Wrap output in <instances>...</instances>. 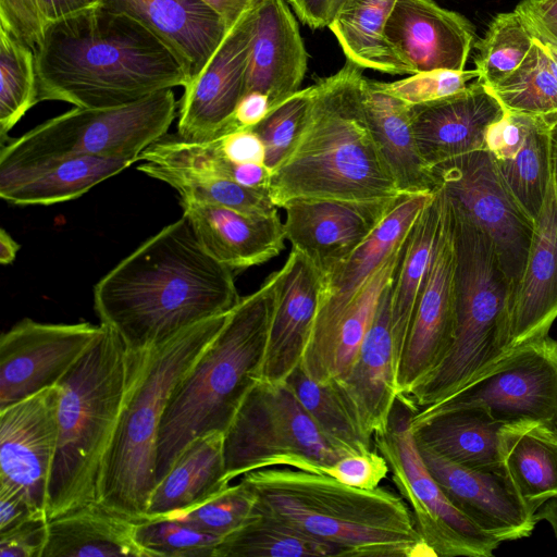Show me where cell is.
Returning a JSON list of instances; mask_svg holds the SVG:
<instances>
[{
    "label": "cell",
    "instance_id": "1",
    "mask_svg": "<svg viewBox=\"0 0 557 557\" xmlns=\"http://www.w3.org/2000/svg\"><path fill=\"white\" fill-rule=\"evenodd\" d=\"M234 272L212 258L183 215L145 240L94 287L100 324L129 351H147L233 310Z\"/></svg>",
    "mask_w": 557,
    "mask_h": 557
},
{
    "label": "cell",
    "instance_id": "2",
    "mask_svg": "<svg viewBox=\"0 0 557 557\" xmlns=\"http://www.w3.org/2000/svg\"><path fill=\"white\" fill-rule=\"evenodd\" d=\"M34 52L38 101L114 108L189 83L178 58L157 36L98 2L47 22Z\"/></svg>",
    "mask_w": 557,
    "mask_h": 557
},
{
    "label": "cell",
    "instance_id": "3",
    "mask_svg": "<svg viewBox=\"0 0 557 557\" xmlns=\"http://www.w3.org/2000/svg\"><path fill=\"white\" fill-rule=\"evenodd\" d=\"M363 69L346 61L317 81L301 133L272 171L277 208L296 198L370 200L401 195L367 124Z\"/></svg>",
    "mask_w": 557,
    "mask_h": 557
},
{
    "label": "cell",
    "instance_id": "4",
    "mask_svg": "<svg viewBox=\"0 0 557 557\" xmlns=\"http://www.w3.org/2000/svg\"><path fill=\"white\" fill-rule=\"evenodd\" d=\"M242 481L255 493L257 509L330 543L338 556H434L408 505L389 490H360L289 467L251 471Z\"/></svg>",
    "mask_w": 557,
    "mask_h": 557
},
{
    "label": "cell",
    "instance_id": "5",
    "mask_svg": "<svg viewBox=\"0 0 557 557\" xmlns=\"http://www.w3.org/2000/svg\"><path fill=\"white\" fill-rule=\"evenodd\" d=\"M148 351H129L110 327L58 382L59 435L50 474L48 520L100 502L104 460Z\"/></svg>",
    "mask_w": 557,
    "mask_h": 557
},
{
    "label": "cell",
    "instance_id": "6",
    "mask_svg": "<svg viewBox=\"0 0 557 557\" xmlns=\"http://www.w3.org/2000/svg\"><path fill=\"white\" fill-rule=\"evenodd\" d=\"M275 283L276 271L257 290L240 298L215 338L174 388L158 433L157 483L193 441L227 430L245 395L260 379Z\"/></svg>",
    "mask_w": 557,
    "mask_h": 557
},
{
    "label": "cell",
    "instance_id": "7",
    "mask_svg": "<svg viewBox=\"0 0 557 557\" xmlns=\"http://www.w3.org/2000/svg\"><path fill=\"white\" fill-rule=\"evenodd\" d=\"M445 202L455 255L454 339L442 362L407 396L399 397L414 410L455 394L507 354L511 282L492 239Z\"/></svg>",
    "mask_w": 557,
    "mask_h": 557
},
{
    "label": "cell",
    "instance_id": "8",
    "mask_svg": "<svg viewBox=\"0 0 557 557\" xmlns=\"http://www.w3.org/2000/svg\"><path fill=\"white\" fill-rule=\"evenodd\" d=\"M228 313L199 322L149 349L104 460L100 503L135 521L145 518L157 484V442L164 409Z\"/></svg>",
    "mask_w": 557,
    "mask_h": 557
},
{
    "label": "cell",
    "instance_id": "9",
    "mask_svg": "<svg viewBox=\"0 0 557 557\" xmlns=\"http://www.w3.org/2000/svg\"><path fill=\"white\" fill-rule=\"evenodd\" d=\"M228 481L248 472L289 467L324 471L345 455L322 434L285 381L258 379L224 432Z\"/></svg>",
    "mask_w": 557,
    "mask_h": 557
},
{
    "label": "cell",
    "instance_id": "10",
    "mask_svg": "<svg viewBox=\"0 0 557 557\" xmlns=\"http://www.w3.org/2000/svg\"><path fill=\"white\" fill-rule=\"evenodd\" d=\"M176 108L172 88L121 107H75L2 145L0 165L63 156L138 159L165 135Z\"/></svg>",
    "mask_w": 557,
    "mask_h": 557
},
{
    "label": "cell",
    "instance_id": "11",
    "mask_svg": "<svg viewBox=\"0 0 557 557\" xmlns=\"http://www.w3.org/2000/svg\"><path fill=\"white\" fill-rule=\"evenodd\" d=\"M414 411L398 398L386 428L373 436V442L386 459L418 532L435 557H492L502 542L463 513L429 471L411 429Z\"/></svg>",
    "mask_w": 557,
    "mask_h": 557
},
{
    "label": "cell",
    "instance_id": "12",
    "mask_svg": "<svg viewBox=\"0 0 557 557\" xmlns=\"http://www.w3.org/2000/svg\"><path fill=\"white\" fill-rule=\"evenodd\" d=\"M429 171L435 190L492 239L515 292L535 222L506 186L492 154L485 148L471 151L436 163Z\"/></svg>",
    "mask_w": 557,
    "mask_h": 557
},
{
    "label": "cell",
    "instance_id": "13",
    "mask_svg": "<svg viewBox=\"0 0 557 557\" xmlns=\"http://www.w3.org/2000/svg\"><path fill=\"white\" fill-rule=\"evenodd\" d=\"M463 407H482L506 423L533 420L557 426V341L547 334L510 349L455 394L416 410L411 421Z\"/></svg>",
    "mask_w": 557,
    "mask_h": 557
},
{
    "label": "cell",
    "instance_id": "14",
    "mask_svg": "<svg viewBox=\"0 0 557 557\" xmlns=\"http://www.w3.org/2000/svg\"><path fill=\"white\" fill-rule=\"evenodd\" d=\"M434 193L401 194L372 234L332 273L323 276V287L313 326L300 368L308 376L326 382L339 324L354 298L409 234Z\"/></svg>",
    "mask_w": 557,
    "mask_h": 557
},
{
    "label": "cell",
    "instance_id": "15",
    "mask_svg": "<svg viewBox=\"0 0 557 557\" xmlns=\"http://www.w3.org/2000/svg\"><path fill=\"white\" fill-rule=\"evenodd\" d=\"M103 325L25 318L0 337V409L54 386L89 349Z\"/></svg>",
    "mask_w": 557,
    "mask_h": 557
},
{
    "label": "cell",
    "instance_id": "16",
    "mask_svg": "<svg viewBox=\"0 0 557 557\" xmlns=\"http://www.w3.org/2000/svg\"><path fill=\"white\" fill-rule=\"evenodd\" d=\"M258 9L247 12L228 28L200 74L184 87L178 102L181 138L206 141L231 132L234 112L245 95Z\"/></svg>",
    "mask_w": 557,
    "mask_h": 557
},
{
    "label": "cell",
    "instance_id": "17",
    "mask_svg": "<svg viewBox=\"0 0 557 557\" xmlns=\"http://www.w3.org/2000/svg\"><path fill=\"white\" fill-rule=\"evenodd\" d=\"M59 397L54 385L0 409V483L44 512L58 446Z\"/></svg>",
    "mask_w": 557,
    "mask_h": 557
},
{
    "label": "cell",
    "instance_id": "18",
    "mask_svg": "<svg viewBox=\"0 0 557 557\" xmlns=\"http://www.w3.org/2000/svg\"><path fill=\"white\" fill-rule=\"evenodd\" d=\"M399 196L370 200L292 199L282 207L286 239L292 249L305 255L326 276L372 234Z\"/></svg>",
    "mask_w": 557,
    "mask_h": 557
},
{
    "label": "cell",
    "instance_id": "19",
    "mask_svg": "<svg viewBox=\"0 0 557 557\" xmlns=\"http://www.w3.org/2000/svg\"><path fill=\"white\" fill-rule=\"evenodd\" d=\"M442 198L440 236L397 370L399 397L407 396L442 362L454 339L455 255L446 202Z\"/></svg>",
    "mask_w": 557,
    "mask_h": 557
},
{
    "label": "cell",
    "instance_id": "20",
    "mask_svg": "<svg viewBox=\"0 0 557 557\" xmlns=\"http://www.w3.org/2000/svg\"><path fill=\"white\" fill-rule=\"evenodd\" d=\"M385 36L413 74L463 71L475 44L473 24L433 0H395Z\"/></svg>",
    "mask_w": 557,
    "mask_h": 557
},
{
    "label": "cell",
    "instance_id": "21",
    "mask_svg": "<svg viewBox=\"0 0 557 557\" xmlns=\"http://www.w3.org/2000/svg\"><path fill=\"white\" fill-rule=\"evenodd\" d=\"M391 286L380 297L354 361L343 374L331 379L345 406L371 440L386 428L399 397L391 332Z\"/></svg>",
    "mask_w": 557,
    "mask_h": 557
},
{
    "label": "cell",
    "instance_id": "22",
    "mask_svg": "<svg viewBox=\"0 0 557 557\" xmlns=\"http://www.w3.org/2000/svg\"><path fill=\"white\" fill-rule=\"evenodd\" d=\"M323 274L292 249L276 270L275 298L260 379L283 382L300 366L318 311Z\"/></svg>",
    "mask_w": 557,
    "mask_h": 557
},
{
    "label": "cell",
    "instance_id": "23",
    "mask_svg": "<svg viewBox=\"0 0 557 557\" xmlns=\"http://www.w3.org/2000/svg\"><path fill=\"white\" fill-rule=\"evenodd\" d=\"M418 448L448 498L485 533L499 542L532 534L535 513L519 498L503 471L462 467L430 449Z\"/></svg>",
    "mask_w": 557,
    "mask_h": 557
},
{
    "label": "cell",
    "instance_id": "24",
    "mask_svg": "<svg viewBox=\"0 0 557 557\" xmlns=\"http://www.w3.org/2000/svg\"><path fill=\"white\" fill-rule=\"evenodd\" d=\"M409 110L419 153L428 168L484 149L488 126L505 114L499 101L478 79L453 95L409 104Z\"/></svg>",
    "mask_w": 557,
    "mask_h": 557
},
{
    "label": "cell",
    "instance_id": "25",
    "mask_svg": "<svg viewBox=\"0 0 557 557\" xmlns=\"http://www.w3.org/2000/svg\"><path fill=\"white\" fill-rule=\"evenodd\" d=\"M557 318V199L553 177L535 220L521 280L513 292L507 352L548 334Z\"/></svg>",
    "mask_w": 557,
    "mask_h": 557
},
{
    "label": "cell",
    "instance_id": "26",
    "mask_svg": "<svg viewBox=\"0 0 557 557\" xmlns=\"http://www.w3.org/2000/svg\"><path fill=\"white\" fill-rule=\"evenodd\" d=\"M181 205L202 248L233 272L262 264L285 249L278 213L256 215L189 200Z\"/></svg>",
    "mask_w": 557,
    "mask_h": 557
},
{
    "label": "cell",
    "instance_id": "27",
    "mask_svg": "<svg viewBox=\"0 0 557 557\" xmlns=\"http://www.w3.org/2000/svg\"><path fill=\"white\" fill-rule=\"evenodd\" d=\"M307 63L308 53L287 3L268 0L256 13L245 94L265 95L273 109L300 89Z\"/></svg>",
    "mask_w": 557,
    "mask_h": 557
},
{
    "label": "cell",
    "instance_id": "28",
    "mask_svg": "<svg viewBox=\"0 0 557 557\" xmlns=\"http://www.w3.org/2000/svg\"><path fill=\"white\" fill-rule=\"evenodd\" d=\"M125 13L157 36L178 58L189 82L207 65L228 28L203 0H97Z\"/></svg>",
    "mask_w": 557,
    "mask_h": 557
},
{
    "label": "cell",
    "instance_id": "29",
    "mask_svg": "<svg viewBox=\"0 0 557 557\" xmlns=\"http://www.w3.org/2000/svg\"><path fill=\"white\" fill-rule=\"evenodd\" d=\"M137 161L136 158L63 156L0 165V197L18 206L72 200Z\"/></svg>",
    "mask_w": 557,
    "mask_h": 557
},
{
    "label": "cell",
    "instance_id": "30",
    "mask_svg": "<svg viewBox=\"0 0 557 557\" xmlns=\"http://www.w3.org/2000/svg\"><path fill=\"white\" fill-rule=\"evenodd\" d=\"M507 424L482 407H463L411 421L419 447L462 467L502 471L500 432Z\"/></svg>",
    "mask_w": 557,
    "mask_h": 557
},
{
    "label": "cell",
    "instance_id": "31",
    "mask_svg": "<svg viewBox=\"0 0 557 557\" xmlns=\"http://www.w3.org/2000/svg\"><path fill=\"white\" fill-rule=\"evenodd\" d=\"M363 109L372 137L400 194H430L435 187L413 135L409 104L366 77Z\"/></svg>",
    "mask_w": 557,
    "mask_h": 557
},
{
    "label": "cell",
    "instance_id": "32",
    "mask_svg": "<svg viewBox=\"0 0 557 557\" xmlns=\"http://www.w3.org/2000/svg\"><path fill=\"white\" fill-rule=\"evenodd\" d=\"M136 522L100 502L78 507L48 521L41 557H148Z\"/></svg>",
    "mask_w": 557,
    "mask_h": 557
},
{
    "label": "cell",
    "instance_id": "33",
    "mask_svg": "<svg viewBox=\"0 0 557 557\" xmlns=\"http://www.w3.org/2000/svg\"><path fill=\"white\" fill-rule=\"evenodd\" d=\"M500 467L534 513L557 497V426L533 420L510 422L500 432Z\"/></svg>",
    "mask_w": 557,
    "mask_h": 557
},
{
    "label": "cell",
    "instance_id": "34",
    "mask_svg": "<svg viewBox=\"0 0 557 557\" xmlns=\"http://www.w3.org/2000/svg\"><path fill=\"white\" fill-rule=\"evenodd\" d=\"M223 441L221 432L193 441L157 483L144 519L165 518L187 510L228 487Z\"/></svg>",
    "mask_w": 557,
    "mask_h": 557
},
{
    "label": "cell",
    "instance_id": "35",
    "mask_svg": "<svg viewBox=\"0 0 557 557\" xmlns=\"http://www.w3.org/2000/svg\"><path fill=\"white\" fill-rule=\"evenodd\" d=\"M443 220V198L438 191L419 214L391 286V332L398 366L412 318L426 280Z\"/></svg>",
    "mask_w": 557,
    "mask_h": 557
},
{
    "label": "cell",
    "instance_id": "36",
    "mask_svg": "<svg viewBox=\"0 0 557 557\" xmlns=\"http://www.w3.org/2000/svg\"><path fill=\"white\" fill-rule=\"evenodd\" d=\"M395 0H351L331 23L346 59L362 69L411 75L385 36V24Z\"/></svg>",
    "mask_w": 557,
    "mask_h": 557
},
{
    "label": "cell",
    "instance_id": "37",
    "mask_svg": "<svg viewBox=\"0 0 557 557\" xmlns=\"http://www.w3.org/2000/svg\"><path fill=\"white\" fill-rule=\"evenodd\" d=\"M335 557L336 547L302 533L256 508L247 521L225 536L214 557Z\"/></svg>",
    "mask_w": 557,
    "mask_h": 557
},
{
    "label": "cell",
    "instance_id": "38",
    "mask_svg": "<svg viewBox=\"0 0 557 557\" xmlns=\"http://www.w3.org/2000/svg\"><path fill=\"white\" fill-rule=\"evenodd\" d=\"M550 115H532L525 139L516 154L495 160L506 186L535 222L552 181Z\"/></svg>",
    "mask_w": 557,
    "mask_h": 557
},
{
    "label": "cell",
    "instance_id": "39",
    "mask_svg": "<svg viewBox=\"0 0 557 557\" xmlns=\"http://www.w3.org/2000/svg\"><path fill=\"white\" fill-rule=\"evenodd\" d=\"M324 437L345 454L374 449L331 380L318 382L297 367L285 380Z\"/></svg>",
    "mask_w": 557,
    "mask_h": 557
},
{
    "label": "cell",
    "instance_id": "40",
    "mask_svg": "<svg viewBox=\"0 0 557 557\" xmlns=\"http://www.w3.org/2000/svg\"><path fill=\"white\" fill-rule=\"evenodd\" d=\"M137 170L174 188L181 200L222 206L256 215H273L278 208L269 191L227 178L202 175L143 161Z\"/></svg>",
    "mask_w": 557,
    "mask_h": 557
},
{
    "label": "cell",
    "instance_id": "41",
    "mask_svg": "<svg viewBox=\"0 0 557 557\" xmlns=\"http://www.w3.org/2000/svg\"><path fill=\"white\" fill-rule=\"evenodd\" d=\"M487 89L505 111L528 115L557 114V78L535 37L520 65Z\"/></svg>",
    "mask_w": 557,
    "mask_h": 557
},
{
    "label": "cell",
    "instance_id": "42",
    "mask_svg": "<svg viewBox=\"0 0 557 557\" xmlns=\"http://www.w3.org/2000/svg\"><path fill=\"white\" fill-rule=\"evenodd\" d=\"M38 101L35 52L0 26V137Z\"/></svg>",
    "mask_w": 557,
    "mask_h": 557
},
{
    "label": "cell",
    "instance_id": "43",
    "mask_svg": "<svg viewBox=\"0 0 557 557\" xmlns=\"http://www.w3.org/2000/svg\"><path fill=\"white\" fill-rule=\"evenodd\" d=\"M533 44L532 32L516 9L498 13L474 44L476 79L486 87L499 83L520 65Z\"/></svg>",
    "mask_w": 557,
    "mask_h": 557
},
{
    "label": "cell",
    "instance_id": "44",
    "mask_svg": "<svg viewBox=\"0 0 557 557\" xmlns=\"http://www.w3.org/2000/svg\"><path fill=\"white\" fill-rule=\"evenodd\" d=\"M256 495L240 480L206 502L165 518L180 521L206 534L221 539L240 528L252 513Z\"/></svg>",
    "mask_w": 557,
    "mask_h": 557
},
{
    "label": "cell",
    "instance_id": "45",
    "mask_svg": "<svg viewBox=\"0 0 557 557\" xmlns=\"http://www.w3.org/2000/svg\"><path fill=\"white\" fill-rule=\"evenodd\" d=\"M135 537L148 557H214L223 540L171 518L137 521Z\"/></svg>",
    "mask_w": 557,
    "mask_h": 557
},
{
    "label": "cell",
    "instance_id": "46",
    "mask_svg": "<svg viewBox=\"0 0 557 557\" xmlns=\"http://www.w3.org/2000/svg\"><path fill=\"white\" fill-rule=\"evenodd\" d=\"M313 91V84L299 89L271 109L253 127L264 146V164L270 171H274L293 150L304 127Z\"/></svg>",
    "mask_w": 557,
    "mask_h": 557
},
{
    "label": "cell",
    "instance_id": "47",
    "mask_svg": "<svg viewBox=\"0 0 557 557\" xmlns=\"http://www.w3.org/2000/svg\"><path fill=\"white\" fill-rule=\"evenodd\" d=\"M478 77L479 74L475 69L463 71L435 70L411 74L407 78L392 83L380 82V85L388 94L412 106L458 92Z\"/></svg>",
    "mask_w": 557,
    "mask_h": 557
},
{
    "label": "cell",
    "instance_id": "48",
    "mask_svg": "<svg viewBox=\"0 0 557 557\" xmlns=\"http://www.w3.org/2000/svg\"><path fill=\"white\" fill-rule=\"evenodd\" d=\"M388 473L386 459L376 448L345 455L324 471L341 483L360 490L379 487Z\"/></svg>",
    "mask_w": 557,
    "mask_h": 557
},
{
    "label": "cell",
    "instance_id": "49",
    "mask_svg": "<svg viewBox=\"0 0 557 557\" xmlns=\"http://www.w3.org/2000/svg\"><path fill=\"white\" fill-rule=\"evenodd\" d=\"M532 115L505 111L485 133V149L495 160L513 157L523 144Z\"/></svg>",
    "mask_w": 557,
    "mask_h": 557
},
{
    "label": "cell",
    "instance_id": "50",
    "mask_svg": "<svg viewBox=\"0 0 557 557\" xmlns=\"http://www.w3.org/2000/svg\"><path fill=\"white\" fill-rule=\"evenodd\" d=\"M48 518L35 517L0 533L1 557H41L48 541Z\"/></svg>",
    "mask_w": 557,
    "mask_h": 557
},
{
    "label": "cell",
    "instance_id": "51",
    "mask_svg": "<svg viewBox=\"0 0 557 557\" xmlns=\"http://www.w3.org/2000/svg\"><path fill=\"white\" fill-rule=\"evenodd\" d=\"M210 140L232 162L265 165L264 146L253 128H238Z\"/></svg>",
    "mask_w": 557,
    "mask_h": 557
},
{
    "label": "cell",
    "instance_id": "52",
    "mask_svg": "<svg viewBox=\"0 0 557 557\" xmlns=\"http://www.w3.org/2000/svg\"><path fill=\"white\" fill-rule=\"evenodd\" d=\"M40 516L47 517L46 512L35 508L21 492L0 483V533Z\"/></svg>",
    "mask_w": 557,
    "mask_h": 557
},
{
    "label": "cell",
    "instance_id": "53",
    "mask_svg": "<svg viewBox=\"0 0 557 557\" xmlns=\"http://www.w3.org/2000/svg\"><path fill=\"white\" fill-rule=\"evenodd\" d=\"M351 0H287L300 22L311 29L329 27Z\"/></svg>",
    "mask_w": 557,
    "mask_h": 557
},
{
    "label": "cell",
    "instance_id": "54",
    "mask_svg": "<svg viewBox=\"0 0 557 557\" xmlns=\"http://www.w3.org/2000/svg\"><path fill=\"white\" fill-rule=\"evenodd\" d=\"M270 110V102L265 95L255 91L245 94L234 112L231 132L238 128H253Z\"/></svg>",
    "mask_w": 557,
    "mask_h": 557
},
{
    "label": "cell",
    "instance_id": "55",
    "mask_svg": "<svg viewBox=\"0 0 557 557\" xmlns=\"http://www.w3.org/2000/svg\"><path fill=\"white\" fill-rule=\"evenodd\" d=\"M231 28L244 14L260 8L268 0H203Z\"/></svg>",
    "mask_w": 557,
    "mask_h": 557
},
{
    "label": "cell",
    "instance_id": "56",
    "mask_svg": "<svg viewBox=\"0 0 557 557\" xmlns=\"http://www.w3.org/2000/svg\"><path fill=\"white\" fill-rule=\"evenodd\" d=\"M516 10L521 14L533 34L548 38L557 45V23L542 16L529 2L521 0Z\"/></svg>",
    "mask_w": 557,
    "mask_h": 557
},
{
    "label": "cell",
    "instance_id": "57",
    "mask_svg": "<svg viewBox=\"0 0 557 557\" xmlns=\"http://www.w3.org/2000/svg\"><path fill=\"white\" fill-rule=\"evenodd\" d=\"M37 3L46 24L82 11L97 0H37Z\"/></svg>",
    "mask_w": 557,
    "mask_h": 557
},
{
    "label": "cell",
    "instance_id": "58",
    "mask_svg": "<svg viewBox=\"0 0 557 557\" xmlns=\"http://www.w3.org/2000/svg\"><path fill=\"white\" fill-rule=\"evenodd\" d=\"M20 245L4 230L0 231V263L2 265L10 264L16 258Z\"/></svg>",
    "mask_w": 557,
    "mask_h": 557
},
{
    "label": "cell",
    "instance_id": "59",
    "mask_svg": "<svg viewBox=\"0 0 557 557\" xmlns=\"http://www.w3.org/2000/svg\"><path fill=\"white\" fill-rule=\"evenodd\" d=\"M536 521L545 520L553 529L557 539V497L548 499L535 512Z\"/></svg>",
    "mask_w": 557,
    "mask_h": 557
},
{
    "label": "cell",
    "instance_id": "60",
    "mask_svg": "<svg viewBox=\"0 0 557 557\" xmlns=\"http://www.w3.org/2000/svg\"><path fill=\"white\" fill-rule=\"evenodd\" d=\"M552 177L557 199V114L550 115L549 124Z\"/></svg>",
    "mask_w": 557,
    "mask_h": 557
},
{
    "label": "cell",
    "instance_id": "61",
    "mask_svg": "<svg viewBox=\"0 0 557 557\" xmlns=\"http://www.w3.org/2000/svg\"><path fill=\"white\" fill-rule=\"evenodd\" d=\"M529 2L542 16L557 23V0H529Z\"/></svg>",
    "mask_w": 557,
    "mask_h": 557
},
{
    "label": "cell",
    "instance_id": "62",
    "mask_svg": "<svg viewBox=\"0 0 557 557\" xmlns=\"http://www.w3.org/2000/svg\"><path fill=\"white\" fill-rule=\"evenodd\" d=\"M533 36L541 44V46H542V48H543V50H544V52H545V54H546V57L548 59V62H549L550 67L553 70V73L555 74V76L557 78V45L554 44L548 38H545L543 36H540V35H536V34H533Z\"/></svg>",
    "mask_w": 557,
    "mask_h": 557
}]
</instances>
